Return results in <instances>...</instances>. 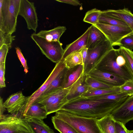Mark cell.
I'll return each instance as SVG.
<instances>
[{"mask_svg":"<svg viewBox=\"0 0 133 133\" xmlns=\"http://www.w3.org/2000/svg\"><path fill=\"white\" fill-rule=\"evenodd\" d=\"M128 97L116 101L80 97L69 101L61 109L78 116L99 119L110 115Z\"/></svg>","mask_w":133,"mask_h":133,"instance_id":"1","label":"cell"},{"mask_svg":"<svg viewBox=\"0 0 133 133\" xmlns=\"http://www.w3.org/2000/svg\"><path fill=\"white\" fill-rule=\"evenodd\" d=\"M21 0H0V30L12 34L16 29Z\"/></svg>","mask_w":133,"mask_h":133,"instance_id":"2","label":"cell"},{"mask_svg":"<svg viewBox=\"0 0 133 133\" xmlns=\"http://www.w3.org/2000/svg\"><path fill=\"white\" fill-rule=\"evenodd\" d=\"M55 112V116L68 123L78 133H102L96 119L78 116L61 109Z\"/></svg>","mask_w":133,"mask_h":133,"instance_id":"3","label":"cell"},{"mask_svg":"<svg viewBox=\"0 0 133 133\" xmlns=\"http://www.w3.org/2000/svg\"><path fill=\"white\" fill-rule=\"evenodd\" d=\"M119 54L118 49H111L97 62L94 69L115 75L126 81L133 79L125 65L121 67L117 63L116 58Z\"/></svg>","mask_w":133,"mask_h":133,"instance_id":"4","label":"cell"},{"mask_svg":"<svg viewBox=\"0 0 133 133\" xmlns=\"http://www.w3.org/2000/svg\"><path fill=\"white\" fill-rule=\"evenodd\" d=\"M31 37L42 53L51 61L56 63L62 59L64 49L60 41L49 42L35 33L32 34Z\"/></svg>","mask_w":133,"mask_h":133,"instance_id":"5","label":"cell"},{"mask_svg":"<svg viewBox=\"0 0 133 133\" xmlns=\"http://www.w3.org/2000/svg\"><path fill=\"white\" fill-rule=\"evenodd\" d=\"M0 133H32V132L24 118L10 114L0 117Z\"/></svg>","mask_w":133,"mask_h":133,"instance_id":"6","label":"cell"},{"mask_svg":"<svg viewBox=\"0 0 133 133\" xmlns=\"http://www.w3.org/2000/svg\"><path fill=\"white\" fill-rule=\"evenodd\" d=\"M105 35L113 46H118L123 38L133 34L129 26L112 25L98 22L95 25Z\"/></svg>","mask_w":133,"mask_h":133,"instance_id":"7","label":"cell"},{"mask_svg":"<svg viewBox=\"0 0 133 133\" xmlns=\"http://www.w3.org/2000/svg\"><path fill=\"white\" fill-rule=\"evenodd\" d=\"M113 48L110 42L107 40L93 48L88 49L87 58L84 65V75H87L94 69L97 62L107 52Z\"/></svg>","mask_w":133,"mask_h":133,"instance_id":"8","label":"cell"},{"mask_svg":"<svg viewBox=\"0 0 133 133\" xmlns=\"http://www.w3.org/2000/svg\"><path fill=\"white\" fill-rule=\"evenodd\" d=\"M28 97L21 91L10 95L3 103V105L10 114L23 118V115Z\"/></svg>","mask_w":133,"mask_h":133,"instance_id":"9","label":"cell"},{"mask_svg":"<svg viewBox=\"0 0 133 133\" xmlns=\"http://www.w3.org/2000/svg\"><path fill=\"white\" fill-rule=\"evenodd\" d=\"M66 68L63 60L56 63L52 70L43 83L37 90L28 97L23 117L29 107L45 91L52 81Z\"/></svg>","mask_w":133,"mask_h":133,"instance_id":"10","label":"cell"},{"mask_svg":"<svg viewBox=\"0 0 133 133\" xmlns=\"http://www.w3.org/2000/svg\"><path fill=\"white\" fill-rule=\"evenodd\" d=\"M18 15L25 19L28 29L32 30L36 33L38 19L34 3L27 0H21Z\"/></svg>","mask_w":133,"mask_h":133,"instance_id":"11","label":"cell"},{"mask_svg":"<svg viewBox=\"0 0 133 133\" xmlns=\"http://www.w3.org/2000/svg\"><path fill=\"white\" fill-rule=\"evenodd\" d=\"M115 121L124 125L133 120V95L126 100L110 114Z\"/></svg>","mask_w":133,"mask_h":133,"instance_id":"12","label":"cell"},{"mask_svg":"<svg viewBox=\"0 0 133 133\" xmlns=\"http://www.w3.org/2000/svg\"><path fill=\"white\" fill-rule=\"evenodd\" d=\"M87 75L113 87H119L126 81L115 75L95 69H94Z\"/></svg>","mask_w":133,"mask_h":133,"instance_id":"13","label":"cell"},{"mask_svg":"<svg viewBox=\"0 0 133 133\" xmlns=\"http://www.w3.org/2000/svg\"><path fill=\"white\" fill-rule=\"evenodd\" d=\"M104 15L125 22L133 32V14L128 8L101 11Z\"/></svg>","mask_w":133,"mask_h":133,"instance_id":"14","label":"cell"},{"mask_svg":"<svg viewBox=\"0 0 133 133\" xmlns=\"http://www.w3.org/2000/svg\"><path fill=\"white\" fill-rule=\"evenodd\" d=\"M84 70V65H81L68 69L64 76L62 88L65 89L70 87L83 74Z\"/></svg>","mask_w":133,"mask_h":133,"instance_id":"15","label":"cell"},{"mask_svg":"<svg viewBox=\"0 0 133 133\" xmlns=\"http://www.w3.org/2000/svg\"><path fill=\"white\" fill-rule=\"evenodd\" d=\"M85 77L83 74L70 87L67 97L69 101L81 97L89 90V87L85 81Z\"/></svg>","mask_w":133,"mask_h":133,"instance_id":"16","label":"cell"},{"mask_svg":"<svg viewBox=\"0 0 133 133\" xmlns=\"http://www.w3.org/2000/svg\"><path fill=\"white\" fill-rule=\"evenodd\" d=\"M90 30L89 27L78 38L66 45L64 49V54L62 60L63 59L71 53L80 52L84 47L87 46Z\"/></svg>","mask_w":133,"mask_h":133,"instance_id":"17","label":"cell"},{"mask_svg":"<svg viewBox=\"0 0 133 133\" xmlns=\"http://www.w3.org/2000/svg\"><path fill=\"white\" fill-rule=\"evenodd\" d=\"M87 47L88 49L94 48L101 43L108 40L103 33L95 26L90 27Z\"/></svg>","mask_w":133,"mask_h":133,"instance_id":"18","label":"cell"},{"mask_svg":"<svg viewBox=\"0 0 133 133\" xmlns=\"http://www.w3.org/2000/svg\"><path fill=\"white\" fill-rule=\"evenodd\" d=\"M70 88V87L64 89L62 92L51 103L44 107L46 111L47 115L56 112L60 110L64 105L69 102L67 97Z\"/></svg>","mask_w":133,"mask_h":133,"instance_id":"19","label":"cell"},{"mask_svg":"<svg viewBox=\"0 0 133 133\" xmlns=\"http://www.w3.org/2000/svg\"><path fill=\"white\" fill-rule=\"evenodd\" d=\"M47 112L42 105L34 103L28 108L24 115V118L43 120L46 118Z\"/></svg>","mask_w":133,"mask_h":133,"instance_id":"20","label":"cell"},{"mask_svg":"<svg viewBox=\"0 0 133 133\" xmlns=\"http://www.w3.org/2000/svg\"><path fill=\"white\" fill-rule=\"evenodd\" d=\"M66 28L63 26H59L49 30H42L37 34L48 41H59V39L65 31Z\"/></svg>","mask_w":133,"mask_h":133,"instance_id":"21","label":"cell"},{"mask_svg":"<svg viewBox=\"0 0 133 133\" xmlns=\"http://www.w3.org/2000/svg\"><path fill=\"white\" fill-rule=\"evenodd\" d=\"M23 118L30 126L32 133H55L43 120Z\"/></svg>","mask_w":133,"mask_h":133,"instance_id":"22","label":"cell"},{"mask_svg":"<svg viewBox=\"0 0 133 133\" xmlns=\"http://www.w3.org/2000/svg\"><path fill=\"white\" fill-rule=\"evenodd\" d=\"M97 121L102 133H116L115 125V121L110 115L97 119Z\"/></svg>","mask_w":133,"mask_h":133,"instance_id":"23","label":"cell"},{"mask_svg":"<svg viewBox=\"0 0 133 133\" xmlns=\"http://www.w3.org/2000/svg\"><path fill=\"white\" fill-rule=\"evenodd\" d=\"M55 128L61 133H78L68 123L55 116L51 118Z\"/></svg>","mask_w":133,"mask_h":133,"instance_id":"24","label":"cell"},{"mask_svg":"<svg viewBox=\"0 0 133 133\" xmlns=\"http://www.w3.org/2000/svg\"><path fill=\"white\" fill-rule=\"evenodd\" d=\"M62 60L63 61L67 69H69L79 65H84L81 51L71 53Z\"/></svg>","mask_w":133,"mask_h":133,"instance_id":"25","label":"cell"},{"mask_svg":"<svg viewBox=\"0 0 133 133\" xmlns=\"http://www.w3.org/2000/svg\"><path fill=\"white\" fill-rule=\"evenodd\" d=\"M120 92L119 87L101 89H93L89 88L88 91L81 97H87Z\"/></svg>","mask_w":133,"mask_h":133,"instance_id":"26","label":"cell"},{"mask_svg":"<svg viewBox=\"0 0 133 133\" xmlns=\"http://www.w3.org/2000/svg\"><path fill=\"white\" fill-rule=\"evenodd\" d=\"M118 49L119 54L124 58L125 65L133 77V51L122 47H120Z\"/></svg>","mask_w":133,"mask_h":133,"instance_id":"27","label":"cell"},{"mask_svg":"<svg viewBox=\"0 0 133 133\" xmlns=\"http://www.w3.org/2000/svg\"><path fill=\"white\" fill-rule=\"evenodd\" d=\"M67 69L66 68L52 81L48 88L42 94L48 93L58 89L62 88V84L63 81L65 74Z\"/></svg>","mask_w":133,"mask_h":133,"instance_id":"28","label":"cell"},{"mask_svg":"<svg viewBox=\"0 0 133 133\" xmlns=\"http://www.w3.org/2000/svg\"><path fill=\"white\" fill-rule=\"evenodd\" d=\"M85 81L89 88L93 89H101L113 87L102 82L88 75H86Z\"/></svg>","mask_w":133,"mask_h":133,"instance_id":"29","label":"cell"},{"mask_svg":"<svg viewBox=\"0 0 133 133\" xmlns=\"http://www.w3.org/2000/svg\"><path fill=\"white\" fill-rule=\"evenodd\" d=\"M101 10L96 8L88 11L83 19L84 22L95 25L99 22V18Z\"/></svg>","mask_w":133,"mask_h":133,"instance_id":"30","label":"cell"},{"mask_svg":"<svg viewBox=\"0 0 133 133\" xmlns=\"http://www.w3.org/2000/svg\"><path fill=\"white\" fill-rule=\"evenodd\" d=\"M99 22L107 24L128 26L124 22L102 14L100 15Z\"/></svg>","mask_w":133,"mask_h":133,"instance_id":"31","label":"cell"},{"mask_svg":"<svg viewBox=\"0 0 133 133\" xmlns=\"http://www.w3.org/2000/svg\"><path fill=\"white\" fill-rule=\"evenodd\" d=\"M128 96L126 94L120 92L87 97L93 99H106L117 101L121 100Z\"/></svg>","mask_w":133,"mask_h":133,"instance_id":"32","label":"cell"},{"mask_svg":"<svg viewBox=\"0 0 133 133\" xmlns=\"http://www.w3.org/2000/svg\"><path fill=\"white\" fill-rule=\"evenodd\" d=\"M15 36L4 32L0 30V47L3 45H7L9 49L11 47L13 41L15 40Z\"/></svg>","mask_w":133,"mask_h":133,"instance_id":"33","label":"cell"},{"mask_svg":"<svg viewBox=\"0 0 133 133\" xmlns=\"http://www.w3.org/2000/svg\"><path fill=\"white\" fill-rule=\"evenodd\" d=\"M120 92L130 96L133 95V79L126 81L119 87Z\"/></svg>","mask_w":133,"mask_h":133,"instance_id":"34","label":"cell"},{"mask_svg":"<svg viewBox=\"0 0 133 133\" xmlns=\"http://www.w3.org/2000/svg\"><path fill=\"white\" fill-rule=\"evenodd\" d=\"M118 46L132 50L133 49V34L127 36L119 41Z\"/></svg>","mask_w":133,"mask_h":133,"instance_id":"35","label":"cell"},{"mask_svg":"<svg viewBox=\"0 0 133 133\" xmlns=\"http://www.w3.org/2000/svg\"><path fill=\"white\" fill-rule=\"evenodd\" d=\"M15 49L18 57L24 68V72L26 74L28 72V69L26 61L24 57L20 48L17 47L15 48Z\"/></svg>","mask_w":133,"mask_h":133,"instance_id":"36","label":"cell"},{"mask_svg":"<svg viewBox=\"0 0 133 133\" xmlns=\"http://www.w3.org/2000/svg\"><path fill=\"white\" fill-rule=\"evenodd\" d=\"M5 70V63H0V87L1 88L6 87L4 76Z\"/></svg>","mask_w":133,"mask_h":133,"instance_id":"37","label":"cell"},{"mask_svg":"<svg viewBox=\"0 0 133 133\" xmlns=\"http://www.w3.org/2000/svg\"><path fill=\"white\" fill-rule=\"evenodd\" d=\"M9 50L8 46L5 44L3 45L0 47V63H5L6 55Z\"/></svg>","mask_w":133,"mask_h":133,"instance_id":"38","label":"cell"},{"mask_svg":"<svg viewBox=\"0 0 133 133\" xmlns=\"http://www.w3.org/2000/svg\"><path fill=\"white\" fill-rule=\"evenodd\" d=\"M115 125L116 133H129L125 125L121 122L115 121Z\"/></svg>","mask_w":133,"mask_h":133,"instance_id":"39","label":"cell"},{"mask_svg":"<svg viewBox=\"0 0 133 133\" xmlns=\"http://www.w3.org/2000/svg\"><path fill=\"white\" fill-rule=\"evenodd\" d=\"M116 61L117 64L120 66L122 67L125 65L126 61L124 58L119 54L117 57Z\"/></svg>","mask_w":133,"mask_h":133,"instance_id":"40","label":"cell"},{"mask_svg":"<svg viewBox=\"0 0 133 133\" xmlns=\"http://www.w3.org/2000/svg\"><path fill=\"white\" fill-rule=\"evenodd\" d=\"M59 2L64 3L70 4L74 6L80 5V2L77 0H56Z\"/></svg>","mask_w":133,"mask_h":133,"instance_id":"41","label":"cell"},{"mask_svg":"<svg viewBox=\"0 0 133 133\" xmlns=\"http://www.w3.org/2000/svg\"><path fill=\"white\" fill-rule=\"evenodd\" d=\"M88 49L87 46L84 47L81 51L84 65L86 60L88 54Z\"/></svg>","mask_w":133,"mask_h":133,"instance_id":"42","label":"cell"},{"mask_svg":"<svg viewBox=\"0 0 133 133\" xmlns=\"http://www.w3.org/2000/svg\"><path fill=\"white\" fill-rule=\"evenodd\" d=\"M6 108L3 105V99L1 97L0 98V117L3 116L4 113L6 110Z\"/></svg>","mask_w":133,"mask_h":133,"instance_id":"43","label":"cell"},{"mask_svg":"<svg viewBox=\"0 0 133 133\" xmlns=\"http://www.w3.org/2000/svg\"><path fill=\"white\" fill-rule=\"evenodd\" d=\"M129 133H133V130H128Z\"/></svg>","mask_w":133,"mask_h":133,"instance_id":"44","label":"cell"}]
</instances>
